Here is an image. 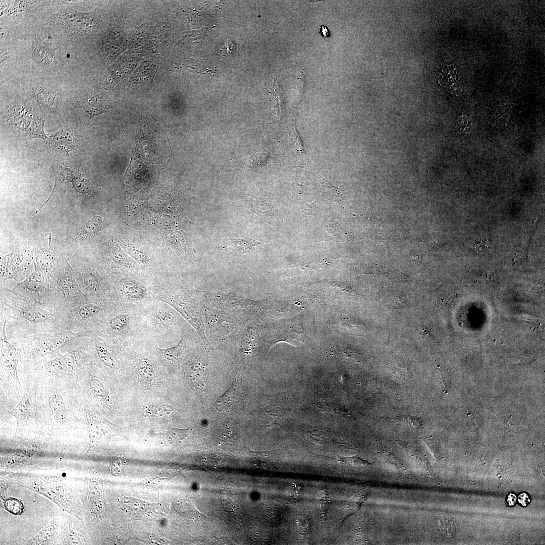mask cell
I'll list each match as a JSON object with an SVG mask.
<instances>
[{"instance_id": "cell-35", "label": "cell", "mask_w": 545, "mask_h": 545, "mask_svg": "<svg viewBox=\"0 0 545 545\" xmlns=\"http://www.w3.org/2000/svg\"><path fill=\"white\" fill-rule=\"evenodd\" d=\"M319 33L322 36L323 38H327L331 36V33L328 28L324 25L320 26Z\"/></svg>"}, {"instance_id": "cell-34", "label": "cell", "mask_w": 545, "mask_h": 545, "mask_svg": "<svg viewBox=\"0 0 545 545\" xmlns=\"http://www.w3.org/2000/svg\"><path fill=\"white\" fill-rule=\"evenodd\" d=\"M519 502L523 506H526L530 502L529 496L525 493H522L519 496Z\"/></svg>"}, {"instance_id": "cell-2", "label": "cell", "mask_w": 545, "mask_h": 545, "mask_svg": "<svg viewBox=\"0 0 545 545\" xmlns=\"http://www.w3.org/2000/svg\"><path fill=\"white\" fill-rule=\"evenodd\" d=\"M91 330L58 334L52 333H19L7 336L14 346L20 345L19 360L26 362L39 361L47 355L54 354L71 342L80 337L91 338Z\"/></svg>"}, {"instance_id": "cell-21", "label": "cell", "mask_w": 545, "mask_h": 545, "mask_svg": "<svg viewBox=\"0 0 545 545\" xmlns=\"http://www.w3.org/2000/svg\"><path fill=\"white\" fill-rule=\"evenodd\" d=\"M49 408L56 418L63 420L67 412L64 401L61 395L51 394L48 398Z\"/></svg>"}, {"instance_id": "cell-9", "label": "cell", "mask_w": 545, "mask_h": 545, "mask_svg": "<svg viewBox=\"0 0 545 545\" xmlns=\"http://www.w3.org/2000/svg\"><path fill=\"white\" fill-rule=\"evenodd\" d=\"M54 285L61 293L64 300L73 307L89 299L82 292L74 271L68 263L60 267L54 281Z\"/></svg>"}, {"instance_id": "cell-28", "label": "cell", "mask_w": 545, "mask_h": 545, "mask_svg": "<svg viewBox=\"0 0 545 545\" xmlns=\"http://www.w3.org/2000/svg\"><path fill=\"white\" fill-rule=\"evenodd\" d=\"M383 302L388 308L394 310L401 309L405 306L404 301L401 299V297L397 294L386 296Z\"/></svg>"}, {"instance_id": "cell-5", "label": "cell", "mask_w": 545, "mask_h": 545, "mask_svg": "<svg viewBox=\"0 0 545 545\" xmlns=\"http://www.w3.org/2000/svg\"><path fill=\"white\" fill-rule=\"evenodd\" d=\"M119 306L117 302H97L88 300L71 307L73 332L77 333L94 329Z\"/></svg>"}, {"instance_id": "cell-23", "label": "cell", "mask_w": 545, "mask_h": 545, "mask_svg": "<svg viewBox=\"0 0 545 545\" xmlns=\"http://www.w3.org/2000/svg\"><path fill=\"white\" fill-rule=\"evenodd\" d=\"M88 498L92 506L99 510L102 506V489L98 482L93 481L90 483Z\"/></svg>"}, {"instance_id": "cell-12", "label": "cell", "mask_w": 545, "mask_h": 545, "mask_svg": "<svg viewBox=\"0 0 545 545\" xmlns=\"http://www.w3.org/2000/svg\"><path fill=\"white\" fill-rule=\"evenodd\" d=\"M442 71V84L446 82L443 86H446L445 88L447 87L451 93H458L461 89V79L457 67L453 64H446Z\"/></svg>"}, {"instance_id": "cell-26", "label": "cell", "mask_w": 545, "mask_h": 545, "mask_svg": "<svg viewBox=\"0 0 545 545\" xmlns=\"http://www.w3.org/2000/svg\"><path fill=\"white\" fill-rule=\"evenodd\" d=\"M89 431L90 437L98 442L105 441L110 436L108 428L100 424H92Z\"/></svg>"}, {"instance_id": "cell-22", "label": "cell", "mask_w": 545, "mask_h": 545, "mask_svg": "<svg viewBox=\"0 0 545 545\" xmlns=\"http://www.w3.org/2000/svg\"><path fill=\"white\" fill-rule=\"evenodd\" d=\"M124 247L127 249L130 254L140 264L143 266H150L152 261L150 257L144 252L133 244L123 243Z\"/></svg>"}, {"instance_id": "cell-24", "label": "cell", "mask_w": 545, "mask_h": 545, "mask_svg": "<svg viewBox=\"0 0 545 545\" xmlns=\"http://www.w3.org/2000/svg\"><path fill=\"white\" fill-rule=\"evenodd\" d=\"M43 494L55 501H60L64 497L63 487L55 482H47L41 485Z\"/></svg>"}, {"instance_id": "cell-27", "label": "cell", "mask_w": 545, "mask_h": 545, "mask_svg": "<svg viewBox=\"0 0 545 545\" xmlns=\"http://www.w3.org/2000/svg\"><path fill=\"white\" fill-rule=\"evenodd\" d=\"M439 528L443 535L447 537H452L456 531V526L452 520L444 518L440 520L438 523Z\"/></svg>"}, {"instance_id": "cell-6", "label": "cell", "mask_w": 545, "mask_h": 545, "mask_svg": "<svg viewBox=\"0 0 545 545\" xmlns=\"http://www.w3.org/2000/svg\"><path fill=\"white\" fill-rule=\"evenodd\" d=\"M74 271L79 286L88 299L97 302H117L112 285L95 269L77 265Z\"/></svg>"}, {"instance_id": "cell-20", "label": "cell", "mask_w": 545, "mask_h": 545, "mask_svg": "<svg viewBox=\"0 0 545 545\" xmlns=\"http://www.w3.org/2000/svg\"><path fill=\"white\" fill-rule=\"evenodd\" d=\"M121 504L124 511L133 514H140L149 508L147 503L131 498L122 499Z\"/></svg>"}, {"instance_id": "cell-3", "label": "cell", "mask_w": 545, "mask_h": 545, "mask_svg": "<svg viewBox=\"0 0 545 545\" xmlns=\"http://www.w3.org/2000/svg\"><path fill=\"white\" fill-rule=\"evenodd\" d=\"M178 325L175 309L164 302L156 300L141 311L142 335L148 340L165 341L176 336Z\"/></svg>"}, {"instance_id": "cell-8", "label": "cell", "mask_w": 545, "mask_h": 545, "mask_svg": "<svg viewBox=\"0 0 545 545\" xmlns=\"http://www.w3.org/2000/svg\"><path fill=\"white\" fill-rule=\"evenodd\" d=\"M13 290L28 298L39 302L50 301L58 291L52 281L46 279L42 273L34 272L24 281L18 283Z\"/></svg>"}, {"instance_id": "cell-25", "label": "cell", "mask_w": 545, "mask_h": 545, "mask_svg": "<svg viewBox=\"0 0 545 545\" xmlns=\"http://www.w3.org/2000/svg\"><path fill=\"white\" fill-rule=\"evenodd\" d=\"M90 388L94 396L103 402L107 401V393L102 383L97 378H92L90 381Z\"/></svg>"}, {"instance_id": "cell-1", "label": "cell", "mask_w": 545, "mask_h": 545, "mask_svg": "<svg viewBox=\"0 0 545 545\" xmlns=\"http://www.w3.org/2000/svg\"><path fill=\"white\" fill-rule=\"evenodd\" d=\"M0 304L9 309L7 336L19 333H65L73 332L71 307L62 295L39 302L1 286Z\"/></svg>"}, {"instance_id": "cell-19", "label": "cell", "mask_w": 545, "mask_h": 545, "mask_svg": "<svg viewBox=\"0 0 545 545\" xmlns=\"http://www.w3.org/2000/svg\"><path fill=\"white\" fill-rule=\"evenodd\" d=\"M56 528V522L52 521L48 525L42 529L36 536L30 539L29 542L35 544H46L53 539Z\"/></svg>"}, {"instance_id": "cell-11", "label": "cell", "mask_w": 545, "mask_h": 545, "mask_svg": "<svg viewBox=\"0 0 545 545\" xmlns=\"http://www.w3.org/2000/svg\"><path fill=\"white\" fill-rule=\"evenodd\" d=\"M241 379L234 378L229 388L219 397L215 403L216 409L220 411H233L238 408L242 402L243 389Z\"/></svg>"}, {"instance_id": "cell-36", "label": "cell", "mask_w": 545, "mask_h": 545, "mask_svg": "<svg viewBox=\"0 0 545 545\" xmlns=\"http://www.w3.org/2000/svg\"><path fill=\"white\" fill-rule=\"evenodd\" d=\"M507 501L509 505H514L516 502V496L514 494H510L508 497Z\"/></svg>"}, {"instance_id": "cell-16", "label": "cell", "mask_w": 545, "mask_h": 545, "mask_svg": "<svg viewBox=\"0 0 545 545\" xmlns=\"http://www.w3.org/2000/svg\"><path fill=\"white\" fill-rule=\"evenodd\" d=\"M145 416L156 421H167L172 418L175 414L174 410L168 407L158 404H153L144 409Z\"/></svg>"}, {"instance_id": "cell-10", "label": "cell", "mask_w": 545, "mask_h": 545, "mask_svg": "<svg viewBox=\"0 0 545 545\" xmlns=\"http://www.w3.org/2000/svg\"><path fill=\"white\" fill-rule=\"evenodd\" d=\"M185 373L190 383L201 396H205L208 386L205 365L195 357H191L185 364Z\"/></svg>"}, {"instance_id": "cell-14", "label": "cell", "mask_w": 545, "mask_h": 545, "mask_svg": "<svg viewBox=\"0 0 545 545\" xmlns=\"http://www.w3.org/2000/svg\"><path fill=\"white\" fill-rule=\"evenodd\" d=\"M187 348V339L183 335L178 343L170 347L160 348L156 347L160 356L170 363L175 364L182 358Z\"/></svg>"}, {"instance_id": "cell-32", "label": "cell", "mask_w": 545, "mask_h": 545, "mask_svg": "<svg viewBox=\"0 0 545 545\" xmlns=\"http://www.w3.org/2000/svg\"><path fill=\"white\" fill-rule=\"evenodd\" d=\"M34 449L31 450L28 449L27 450H24L22 452L18 453L15 457V460L17 462H23L28 459H29L34 453Z\"/></svg>"}, {"instance_id": "cell-33", "label": "cell", "mask_w": 545, "mask_h": 545, "mask_svg": "<svg viewBox=\"0 0 545 545\" xmlns=\"http://www.w3.org/2000/svg\"><path fill=\"white\" fill-rule=\"evenodd\" d=\"M488 246L487 240H478L474 244V248L478 252L485 250Z\"/></svg>"}, {"instance_id": "cell-15", "label": "cell", "mask_w": 545, "mask_h": 545, "mask_svg": "<svg viewBox=\"0 0 545 545\" xmlns=\"http://www.w3.org/2000/svg\"><path fill=\"white\" fill-rule=\"evenodd\" d=\"M30 397L25 393L17 406L10 412L16 418L18 426L27 423L30 415Z\"/></svg>"}, {"instance_id": "cell-13", "label": "cell", "mask_w": 545, "mask_h": 545, "mask_svg": "<svg viewBox=\"0 0 545 545\" xmlns=\"http://www.w3.org/2000/svg\"><path fill=\"white\" fill-rule=\"evenodd\" d=\"M134 366L144 380L151 382L156 378L157 373L156 366L147 355H140L135 362Z\"/></svg>"}, {"instance_id": "cell-18", "label": "cell", "mask_w": 545, "mask_h": 545, "mask_svg": "<svg viewBox=\"0 0 545 545\" xmlns=\"http://www.w3.org/2000/svg\"><path fill=\"white\" fill-rule=\"evenodd\" d=\"M102 224V221L99 216H96L90 219L76 237V240L88 239L96 236L101 229Z\"/></svg>"}, {"instance_id": "cell-17", "label": "cell", "mask_w": 545, "mask_h": 545, "mask_svg": "<svg viewBox=\"0 0 545 545\" xmlns=\"http://www.w3.org/2000/svg\"><path fill=\"white\" fill-rule=\"evenodd\" d=\"M82 106L90 115L91 118L107 111L110 108L103 98L97 95L88 97L86 100L83 101Z\"/></svg>"}, {"instance_id": "cell-30", "label": "cell", "mask_w": 545, "mask_h": 545, "mask_svg": "<svg viewBox=\"0 0 545 545\" xmlns=\"http://www.w3.org/2000/svg\"><path fill=\"white\" fill-rule=\"evenodd\" d=\"M344 463L352 466H365L370 465L369 462L357 457H349L343 459Z\"/></svg>"}, {"instance_id": "cell-4", "label": "cell", "mask_w": 545, "mask_h": 545, "mask_svg": "<svg viewBox=\"0 0 545 545\" xmlns=\"http://www.w3.org/2000/svg\"><path fill=\"white\" fill-rule=\"evenodd\" d=\"M93 331V335L108 337L117 342L142 337L141 311L119 305Z\"/></svg>"}, {"instance_id": "cell-7", "label": "cell", "mask_w": 545, "mask_h": 545, "mask_svg": "<svg viewBox=\"0 0 545 545\" xmlns=\"http://www.w3.org/2000/svg\"><path fill=\"white\" fill-rule=\"evenodd\" d=\"M112 287L116 301L120 306L141 311L156 300L154 290L135 280L122 279Z\"/></svg>"}, {"instance_id": "cell-31", "label": "cell", "mask_w": 545, "mask_h": 545, "mask_svg": "<svg viewBox=\"0 0 545 545\" xmlns=\"http://www.w3.org/2000/svg\"><path fill=\"white\" fill-rule=\"evenodd\" d=\"M187 429H175L170 433V438L173 441H181L187 435Z\"/></svg>"}, {"instance_id": "cell-29", "label": "cell", "mask_w": 545, "mask_h": 545, "mask_svg": "<svg viewBox=\"0 0 545 545\" xmlns=\"http://www.w3.org/2000/svg\"><path fill=\"white\" fill-rule=\"evenodd\" d=\"M6 509L14 515L21 514L23 510L22 503L18 499L13 498L7 499L5 502Z\"/></svg>"}]
</instances>
